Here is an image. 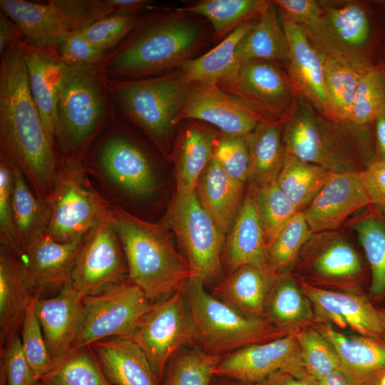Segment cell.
Here are the masks:
<instances>
[{
    "label": "cell",
    "mask_w": 385,
    "mask_h": 385,
    "mask_svg": "<svg viewBox=\"0 0 385 385\" xmlns=\"http://www.w3.org/2000/svg\"><path fill=\"white\" fill-rule=\"evenodd\" d=\"M0 144L1 154L21 169L36 196L48 204L59 163L30 92L19 43L1 55Z\"/></svg>",
    "instance_id": "1"
},
{
    "label": "cell",
    "mask_w": 385,
    "mask_h": 385,
    "mask_svg": "<svg viewBox=\"0 0 385 385\" xmlns=\"http://www.w3.org/2000/svg\"><path fill=\"white\" fill-rule=\"evenodd\" d=\"M369 133L370 127L323 115L297 95L284 120L283 143L287 155L332 172L359 173L373 160Z\"/></svg>",
    "instance_id": "2"
},
{
    "label": "cell",
    "mask_w": 385,
    "mask_h": 385,
    "mask_svg": "<svg viewBox=\"0 0 385 385\" xmlns=\"http://www.w3.org/2000/svg\"><path fill=\"white\" fill-rule=\"evenodd\" d=\"M199 31L190 21L157 17L139 25L104 58L96 68L108 82L154 77L188 59Z\"/></svg>",
    "instance_id": "3"
},
{
    "label": "cell",
    "mask_w": 385,
    "mask_h": 385,
    "mask_svg": "<svg viewBox=\"0 0 385 385\" xmlns=\"http://www.w3.org/2000/svg\"><path fill=\"white\" fill-rule=\"evenodd\" d=\"M111 215L121 241L128 278L151 302L176 292L190 277L186 259L176 250L167 228L120 208Z\"/></svg>",
    "instance_id": "4"
},
{
    "label": "cell",
    "mask_w": 385,
    "mask_h": 385,
    "mask_svg": "<svg viewBox=\"0 0 385 385\" xmlns=\"http://www.w3.org/2000/svg\"><path fill=\"white\" fill-rule=\"evenodd\" d=\"M114 113L106 81L96 66L62 62L56 140L64 155H78Z\"/></svg>",
    "instance_id": "5"
},
{
    "label": "cell",
    "mask_w": 385,
    "mask_h": 385,
    "mask_svg": "<svg viewBox=\"0 0 385 385\" xmlns=\"http://www.w3.org/2000/svg\"><path fill=\"white\" fill-rule=\"evenodd\" d=\"M184 294L193 327V342L204 351L227 355L245 346L277 338L278 333L260 318L249 317L209 294L205 282L190 277Z\"/></svg>",
    "instance_id": "6"
},
{
    "label": "cell",
    "mask_w": 385,
    "mask_h": 385,
    "mask_svg": "<svg viewBox=\"0 0 385 385\" xmlns=\"http://www.w3.org/2000/svg\"><path fill=\"white\" fill-rule=\"evenodd\" d=\"M106 84L114 113L162 143L177 123L190 83L180 74Z\"/></svg>",
    "instance_id": "7"
},
{
    "label": "cell",
    "mask_w": 385,
    "mask_h": 385,
    "mask_svg": "<svg viewBox=\"0 0 385 385\" xmlns=\"http://www.w3.org/2000/svg\"><path fill=\"white\" fill-rule=\"evenodd\" d=\"M48 205L46 234L61 242L85 236L111 208L90 185L76 155L61 158Z\"/></svg>",
    "instance_id": "8"
},
{
    "label": "cell",
    "mask_w": 385,
    "mask_h": 385,
    "mask_svg": "<svg viewBox=\"0 0 385 385\" xmlns=\"http://www.w3.org/2000/svg\"><path fill=\"white\" fill-rule=\"evenodd\" d=\"M161 225L174 231L192 277L205 283L220 278L225 235L202 207L195 191L176 194Z\"/></svg>",
    "instance_id": "9"
},
{
    "label": "cell",
    "mask_w": 385,
    "mask_h": 385,
    "mask_svg": "<svg viewBox=\"0 0 385 385\" xmlns=\"http://www.w3.org/2000/svg\"><path fill=\"white\" fill-rule=\"evenodd\" d=\"M153 303L130 280L86 297L81 322L69 354L106 339L131 338Z\"/></svg>",
    "instance_id": "10"
},
{
    "label": "cell",
    "mask_w": 385,
    "mask_h": 385,
    "mask_svg": "<svg viewBox=\"0 0 385 385\" xmlns=\"http://www.w3.org/2000/svg\"><path fill=\"white\" fill-rule=\"evenodd\" d=\"M183 287L153 302L130 338L147 356L161 384L171 358L193 342V327Z\"/></svg>",
    "instance_id": "11"
},
{
    "label": "cell",
    "mask_w": 385,
    "mask_h": 385,
    "mask_svg": "<svg viewBox=\"0 0 385 385\" xmlns=\"http://www.w3.org/2000/svg\"><path fill=\"white\" fill-rule=\"evenodd\" d=\"M126 274L124 252L110 210L86 234L68 284L85 298L126 282Z\"/></svg>",
    "instance_id": "12"
},
{
    "label": "cell",
    "mask_w": 385,
    "mask_h": 385,
    "mask_svg": "<svg viewBox=\"0 0 385 385\" xmlns=\"http://www.w3.org/2000/svg\"><path fill=\"white\" fill-rule=\"evenodd\" d=\"M323 13L312 25L301 27L322 55L369 62L363 53L371 34L369 15L356 1H322Z\"/></svg>",
    "instance_id": "13"
},
{
    "label": "cell",
    "mask_w": 385,
    "mask_h": 385,
    "mask_svg": "<svg viewBox=\"0 0 385 385\" xmlns=\"http://www.w3.org/2000/svg\"><path fill=\"white\" fill-rule=\"evenodd\" d=\"M279 371L306 376L296 336L287 335L252 344L227 354L217 364L214 375L256 384Z\"/></svg>",
    "instance_id": "14"
},
{
    "label": "cell",
    "mask_w": 385,
    "mask_h": 385,
    "mask_svg": "<svg viewBox=\"0 0 385 385\" xmlns=\"http://www.w3.org/2000/svg\"><path fill=\"white\" fill-rule=\"evenodd\" d=\"M221 88L283 120L297 96L287 73L275 63L262 60L242 62L235 78Z\"/></svg>",
    "instance_id": "15"
},
{
    "label": "cell",
    "mask_w": 385,
    "mask_h": 385,
    "mask_svg": "<svg viewBox=\"0 0 385 385\" xmlns=\"http://www.w3.org/2000/svg\"><path fill=\"white\" fill-rule=\"evenodd\" d=\"M190 118L210 123L225 135L245 137L262 120V112L217 87L190 83L177 123Z\"/></svg>",
    "instance_id": "16"
},
{
    "label": "cell",
    "mask_w": 385,
    "mask_h": 385,
    "mask_svg": "<svg viewBox=\"0 0 385 385\" xmlns=\"http://www.w3.org/2000/svg\"><path fill=\"white\" fill-rule=\"evenodd\" d=\"M370 205L362 172H332L303 212L314 233L337 230L349 216Z\"/></svg>",
    "instance_id": "17"
},
{
    "label": "cell",
    "mask_w": 385,
    "mask_h": 385,
    "mask_svg": "<svg viewBox=\"0 0 385 385\" xmlns=\"http://www.w3.org/2000/svg\"><path fill=\"white\" fill-rule=\"evenodd\" d=\"M281 23L289 46L287 74L296 94L332 119L322 55L314 47L304 30L282 13Z\"/></svg>",
    "instance_id": "18"
},
{
    "label": "cell",
    "mask_w": 385,
    "mask_h": 385,
    "mask_svg": "<svg viewBox=\"0 0 385 385\" xmlns=\"http://www.w3.org/2000/svg\"><path fill=\"white\" fill-rule=\"evenodd\" d=\"M96 158L103 172L121 188L139 195L155 190V173L149 158L123 134L108 133L98 144Z\"/></svg>",
    "instance_id": "19"
},
{
    "label": "cell",
    "mask_w": 385,
    "mask_h": 385,
    "mask_svg": "<svg viewBox=\"0 0 385 385\" xmlns=\"http://www.w3.org/2000/svg\"><path fill=\"white\" fill-rule=\"evenodd\" d=\"M256 190V185L251 183L225 240L222 262L230 273L245 265L267 267V249Z\"/></svg>",
    "instance_id": "20"
},
{
    "label": "cell",
    "mask_w": 385,
    "mask_h": 385,
    "mask_svg": "<svg viewBox=\"0 0 385 385\" xmlns=\"http://www.w3.org/2000/svg\"><path fill=\"white\" fill-rule=\"evenodd\" d=\"M19 45L26 66L30 92L46 132L55 143L62 61L56 46L36 45L24 40Z\"/></svg>",
    "instance_id": "21"
},
{
    "label": "cell",
    "mask_w": 385,
    "mask_h": 385,
    "mask_svg": "<svg viewBox=\"0 0 385 385\" xmlns=\"http://www.w3.org/2000/svg\"><path fill=\"white\" fill-rule=\"evenodd\" d=\"M83 299L69 284L56 297L38 299L37 317L56 364L70 352L81 322Z\"/></svg>",
    "instance_id": "22"
},
{
    "label": "cell",
    "mask_w": 385,
    "mask_h": 385,
    "mask_svg": "<svg viewBox=\"0 0 385 385\" xmlns=\"http://www.w3.org/2000/svg\"><path fill=\"white\" fill-rule=\"evenodd\" d=\"M86 235L61 242L45 232L25 248L21 258L25 259L36 292L62 289L70 282Z\"/></svg>",
    "instance_id": "23"
},
{
    "label": "cell",
    "mask_w": 385,
    "mask_h": 385,
    "mask_svg": "<svg viewBox=\"0 0 385 385\" xmlns=\"http://www.w3.org/2000/svg\"><path fill=\"white\" fill-rule=\"evenodd\" d=\"M0 9L20 27L23 40L32 44L56 46L63 36L73 31L60 0H1Z\"/></svg>",
    "instance_id": "24"
},
{
    "label": "cell",
    "mask_w": 385,
    "mask_h": 385,
    "mask_svg": "<svg viewBox=\"0 0 385 385\" xmlns=\"http://www.w3.org/2000/svg\"><path fill=\"white\" fill-rule=\"evenodd\" d=\"M317 329L335 350L340 370L352 385H371L385 371V342L370 337L346 336L328 324Z\"/></svg>",
    "instance_id": "25"
},
{
    "label": "cell",
    "mask_w": 385,
    "mask_h": 385,
    "mask_svg": "<svg viewBox=\"0 0 385 385\" xmlns=\"http://www.w3.org/2000/svg\"><path fill=\"white\" fill-rule=\"evenodd\" d=\"M302 250L304 251L307 268L322 279L349 280L362 272L359 254L337 230L312 233Z\"/></svg>",
    "instance_id": "26"
},
{
    "label": "cell",
    "mask_w": 385,
    "mask_h": 385,
    "mask_svg": "<svg viewBox=\"0 0 385 385\" xmlns=\"http://www.w3.org/2000/svg\"><path fill=\"white\" fill-rule=\"evenodd\" d=\"M36 289L22 258L4 250L0 254V346L19 334Z\"/></svg>",
    "instance_id": "27"
},
{
    "label": "cell",
    "mask_w": 385,
    "mask_h": 385,
    "mask_svg": "<svg viewBox=\"0 0 385 385\" xmlns=\"http://www.w3.org/2000/svg\"><path fill=\"white\" fill-rule=\"evenodd\" d=\"M302 292L322 316L340 327L349 326L364 336L381 339L377 307L355 294L323 289L308 284Z\"/></svg>",
    "instance_id": "28"
},
{
    "label": "cell",
    "mask_w": 385,
    "mask_h": 385,
    "mask_svg": "<svg viewBox=\"0 0 385 385\" xmlns=\"http://www.w3.org/2000/svg\"><path fill=\"white\" fill-rule=\"evenodd\" d=\"M90 346L113 385H162L147 356L130 338H108Z\"/></svg>",
    "instance_id": "29"
},
{
    "label": "cell",
    "mask_w": 385,
    "mask_h": 385,
    "mask_svg": "<svg viewBox=\"0 0 385 385\" xmlns=\"http://www.w3.org/2000/svg\"><path fill=\"white\" fill-rule=\"evenodd\" d=\"M255 24L249 21L239 25L207 53L185 61L181 70L185 79L189 83L217 88L230 82L240 64L236 58L237 48Z\"/></svg>",
    "instance_id": "30"
},
{
    "label": "cell",
    "mask_w": 385,
    "mask_h": 385,
    "mask_svg": "<svg viewBox=\"0 0 385 385\" xmlns=\"http://www.w3.org/2000/svg\"><path fill=\"white\" fill-rule=\"evenodd\" d=\"M244 187L233 180L213 158L197 180V196L224 235L241 207Z\"/></svg>",
    "instance_id": "31"
},
{
    "label": "cell",
    "mask_w": 385,
    "mask_h": 385,
    "mask_svg": "<svg viewBox=\"0 0 385 385\" xmlns=\"http://www.w3.org/2000/svg\"><path fill=\"white\" fill-rule=\"evenodd\" d=\"M277 275L267 267L242 266L218 282L212 294L243 314L260 318Z\"/></svg>",
    "instance_id": "32"
},
{
    "label": "cell",
    "mask_w": 385,
    "mask_h": 385,
    "mask_svg": "<svg viewBox=\"0 0 385 385\" xmlns=\"http://www.w3.org/2000/svg\"><path fill=\"white\" fill-rule=\"evenodd\" d=\"M284 120L262 119L246 136L250 154L249 180L257 185L276 180L286 156Z\"/></svg>",
    "instance_id": "33"
},
{
    "label": "cell",
    "mask_w": 385,
    "mask_h": 385,
    "mask_svg": "<svg viewBox=\"0 0 385 385\" xmlns=\"http://www.w3.org/2000/svg\"><path fill=\"white\" fill-rule=\"evenodd\" d=\"M273 1L259 15V20L240 42L237 61L262 60L287 63L289 46L285 32L279 21Z\"/></svg>",
    "instance_id": "34"
},
{
    "label": "cell",
    "mask_w": 385,
    "mask_h": 385,
    "mask_svg": "<svg viewBox=\"0 0 385 385\" xmlns=\"http://www.w3.org/2000/svg\"><path fill=\"white\" fill-rule=\"evenodd\" d=\"M322 56L332 119L337 122H350L360 76L370 63L354 62L339 56Z\"/></svg>",
    "instance_id": "35"
},
{
    "label": "cell",
    "mask_w": 385,
    "mask_h": 385,
    "mask_svg": "<svg viewBox=\"0 0 385 385\" xmlns=\"http://www.w3.org/2000/svg\"><path fill=\"white\" fill-rule=\"evenodd\" d=\"M10 163L13 178L12 212L16 234L24 253L29 245L46 232L49 209L46 203L31 192L21 169L15 164Z\"/></svg>",
    "instance_id": "36"
},
{
    "label": "cell",
    "mask_w": 385,
    "mask_h": 385,
    "mask_svg": "<svg viewBox=\"0 0 385 385\" xmlns=\"http://www.w3.org/2000/svg\"><path fill=\"white\" fill-rule=\"evenodd\" d=\"M217 140L215 132L199 125L185 130L178 156L176 194L195 191L199 177L212 158Z\"/></svg>",
    "instance_id": "37"
},
{
    "label": "cell",
    "mask_w": 385,
    "mask_h": 385,
    "mask_svg": "<svg viewBox=\"0 0 385 385\" xmlns=\"http://www.w3.org/2000/svg\"><path fill=\"white\" fill-rule=\"evenodd\" d=\"M365 253L371 270L369 291L376 299L385 297V215L368 210L349 223Z\"/></svg>",
    "instance_id": "38"
},
{
    "label": "cell",
    "mask_w": 385,
    "mask_h": 385,
    "mask_svg": "<svg viewBox=\"0 0 385 385\" xmlns=\"http://www.w3.org/2000/svg\"><path fill=\"white\" fill-rule=\"evenodd\" d=\"M332 171L287 155L276 182L299 211H303L320 190Z\"/></svg>",
    "instance_id": "39"
},
{
    "label": "cell",
    "mask_w": 385,
    "mask_h": 385,
    "mask_svg": "<svg viewBox=\"0 0 385 385\" xmlns=\"http://www.w3.org/2000/svg\"><path fill=\"white\" fill-rule=\"evenodd\" d=\"M270 3L265 0H204L179 12L205 16L212 24L217 36L257 16Z\"/></svg>",
    "instance_id": "40"
},
{
    "label": "cell",
    "mask_w": 385,
    "mask_h": 385,
    "mask_svg": "<svg viewBox=\"0 0 385 385\" xmlns=\"http://www.w3.org/2000/svg\"><path fill=\"white\" fill-rule=\"evenodd\" d=\"M39 382L40 385H113L91 346L68 354Z\"/></svg>",
    "instance_id": "41"
},
{
    "label": "cell",
    "mask_w": 385,
    "mask_h": 385,
    "mask_svg": "<svg viewBox=\"0 0 385 385\" xmlns=\"http://www.w3.org/2000/svg\"><path fill=\"white\" fill-rule=\"evenodd\" d=\"M225 356L199 347L180 349L170 360L162 385H212L214 370Z\"/></svg>",
    "instance_id": "42"
},
{
    "label": "cell",
    "mask_w": 385,
    "mask_h": 385,
    "mask_svg": "<svg viewBox=\"0 0 385 385\" xmlns=\"http://www.w3.org/2000/svg\"><path fill=\"white\" fill-rule=\"evenodd\" d=\"M265 311L273 322L282 326L307 320L312 316L305 294L290 278L278 275L270 290Z\"/></svg>",
    "instance_id": "43"
},
{
    "label": "cell",
    "mask_w": 385,
    "mask_h": 385,
    "mask_svg": "<svg viewBox=\"0 0 385 385\" xmlns=\"http://www.w3.org/2000/svg\"><path fill=\"white\" fill-rule=\"evenodd\" d=\"M385 106V71L369 64L362 71L357 85L350 122L370 127L378 112Z\"/></svg>",
    "instance_id": "44"
},
{
    "label": "cell",
    "mask_w": 385,
    "mask_h": 385,
    "mask_svg": "<svg viewBox=\"0 0 385 385\" xmlns=\"http://www.w3.org/2000/svg\"><path fill=\"white\" fill-rule=\"evenodd\" d=\"M256 197L267 249L282 227L299 212L276 180L257 185Z\"/></svg>",
    "instance_id": "45"
},
{
    "label": "cell",
    "mask_w": 385,
    "mask_h": 385,
    "mask_svg": "<svg viewBox=\"0 0 385 385\" xmlns=\"http://www.w3.org/2000/svg\"><path fill=\"white\" fill-rule=\"evenodd\" d=\"M302 369L316 384L340 369L339 357L325 337L316 329L305 328L297 336Z\"/></svg>",
    "instance_id": "46"
},
{
    "label": "cell",
    "mask_w": 385,
    "mask_h": 385,
    "mask_svg": "<svg viewBox=\"0 0 385 385\" xmlns=\"http://www.w3.org/2000/svg\"><path fill=\"white\" fill-rule=\"evenodd\" d=\"M312 232L303 211L298 212L279 231L267 249V267L275 274L292 263Z\"/></svg>",
    "instance_id": "47"
},
{
    "label": "cell",
    "mask_w": 385,
    "mask_h": 385,
    "mask_svg": "<svg viewBox=\"0 0 385 385\" xmlns=\"http://www.w3.org/2000/svg\"><path fill=\"white\" fill-rule=\"evenodd\" d=\"M39 297L38 292L33 297L19 332L24 355L38 381L56 365L48 353L36 314V303Z\"/></svg>",
    "instance_id": "48"
},
{
    "label": "cell",
    "mask_w": 385,
    "mask_h": 385,
    "mask_svg": "<svg viewBox=\"0 0 385 385\" xmlns=\"http://www.w3.org/2000/svg\"><path fill=\"white\" fill-rule=\"evenodd\" d=\"M138 21V14L116 12L90 24L81 31L91 43L107 55L128 35Z\"/></svg>",
    "instance_id": "49"
},
{
    "label": "cell",
    "mask_w": 385,
    "mask_h": 385,
    "mask_svg": "<svg viewBox=\"0 0 385 385\" xmlns=\"http://www.w3.org/2000/svg\"><path fill=\"white\" fill-rule=\"evenodd\" d=\"M212 158L236 183L249 181L250 154L246 136L225 135L217 139Z\"/></svg>",
    "instance_id": "50"
},
{
    "label": "cell",
    "mask_w": 385,
    "mask_h": 385,
    "mask_svg": "<svg viewBox=\"0 0 385 385\" xmlns=\"http://www.w3.org/2000/svg\"><path fill=\"white\" fill-rule=\"evenodd\" d=\"M12 182L11 163L0 153V241L3 250L21 258L11 207Z\"/></svg>",
    "instance_id": "51"
},
{
    "label": "cell",
    "mask_w": 385,
    "mask_h": 385,
    "mask_svg": "<svg viewBox=\"0 0 385 385\" xmlns=\"http://www.w3.org/2000/svg\"><path fill=\"white\" fill-rule=\"evenodd\" d=\"M0 369L7 385H40L24 355L19 333L0 346Z\"/></svg>",
    "instance_id": "52"
},
{
    "label": "cell",
    "mask_w": 385,
    "mask_h": 385,
    "mask_svg": "<svg viewBox=\"0 0 385 385\" xmlns=\"http://www.w3.org/2000/svg\"><path fill=\"white\" fill-rule=\"evenodd\" d=\"M56 49L62 62L71 66H97L106 56L88 41L81 30L67 34L58 43Z\"/></svg>",
    "instance_id": "53"
},
{
    "label": "cell",
    "mask_w": 385,
    "mask_h": 385,
    "mask_svg": "<svg viewBox=\"0 0 385 385\" xmlns=\"http://www.w3.org/2000/svg\"><path fill=\"white\" fill-rule=\"evenodd\" d=\"M290 21L301 27L314 24L323 13L322 1L276 0L273 1Z\"/></svg>",
    "instance_id": "54"
},
{
    "label": "cell",
    "mask_w": 385,
    "mask_h": 385,
    "mask_svg": "<svg viewBox=\"0 0 385 385\" xmlns=\"http://www.w3.org/2000/svg\"><path fill=\"white\" fill-rule=\"evenodd\" d=\"M371 204L385 210V159L374 158L362 171Z\"/></svg>",
    "instance_id": "55"
},
{
    "label": "cell",
    "mask_w": 385,
    "mask_h": 385,
    "mask_svg": "<svg viewBox=\"0 0 385 385\" xmlns=\"http://www.w3.org/2000/svg\"><path fill=\"white\" fill-rule=\"evenodd\" d=\"M24 39L20 27L6 14L0 13V56Z\"/></svg>",
    "instance_id": "56"
},
{
    "label": "cell",
    "mask_w": 385,
    "mask_h": 385,
    "mask_svg": "<svg viewBox=\"0 0 385 385\" xmlns=\"http://www.w3.org/2000/svg\"><path fill=\"white\" fill-rule=\"evenodd\" d=\"M253 385H316L307 377H300L284 371H279Z\"/></svg>",
    "instance_id": "57"
},
{
    "label": "cell",
    "mask_w": 385,
    "mask_h": 385,
    "mask_svg": "<svg viewBox=\"0 0 385 385\" xmlns=\"http://www.w3.org/2000/svg\"><path fill=\"white\" fill-rule=\"evenodd\" d=\"M374 126V151L376 159H385V106L376 115Z\"/></svg>",
    "instance_id": "58"
},
{
    "label": "cell",
    "mask_w": 385,
    "mask_h": 385,
    "mask_svg": "<svg viewBox=\"0 0 385 385\" xmlns=\"http://www.w3.org/2000/svg\"><path fill=\"white\" fill-rule=\"evenodd\" d=\"M116 12L138 14L139 11L148 7L150 1L145 0H113Z\"/></svg>",
    "instance_id": "59"
},
{
    "label": "cell",
    "mask_w": 385,
    "mask_h": 385,
    "mask_svg": "<svg viewBox=\"0 0 385 385\" xmlns=\"http://www.w3.org/2000/svg\"><path fill=\"white\" fill-rule=\"evenodd\" d=\"M316 385H352L343 372L336 370L317 382Z\"/></svg>",
    "instance_id": "60"
},
{
    "label": "cell",
    "mask_w": 385,
    "mask_h": 385,
    "mask_svg": "<svg viewBox=\"0 0 385 385\" xmlns=\"http://www.w3.org/2000/svg\"><path fill=\"white\" fill-rule=\"evenodd\" d=\"M212 385H253L250 384L242 383L233 380H230L223 378L215 377L213 379Z\"/></svg>",
    "instance_id": "61"
},
{
    "label": "cell",
    "mask_w": 385,
    "mask_h": 385,
    "mask_svg": "<svg viewBox=\"0 0 385 385\" xmlns=\"http://www.w3.org/2000/svg\"><path fill=\"white\" fill-rule=\"evenodd\" d=\"M377 310L382 326L381 339L385 342V308L377 307Z\"/></svg>",
    "instance_id": "62"
},
{
    "label": "cell",
    "mask_w": 385,
    "mask_h": 385,
    "mask_svg": "<svg viewBox=\"0 0 385 385\" xmlns=\"http://www.w3.org/2000/svg\"><path fill=\"white\" fill-rule=\"evenodd\" d=\"M371 385H385V371Z\"/></svg>",
    "instance_id": "63"
},
{
    "label": "cell",
    "mask_w": 385,
    "mask_h": 385,
    "mask_svg": "<svg viewBox=\"0 0 385 385\" xmlns=\"http://www.w3.org/2000/svg\"><path fill=\"white\" fill-rule=\"evenodd\" d=\"M381 4L385 5V1H381Z\"/></svg>",
    "instance_id": "64"
}]
</instances>
